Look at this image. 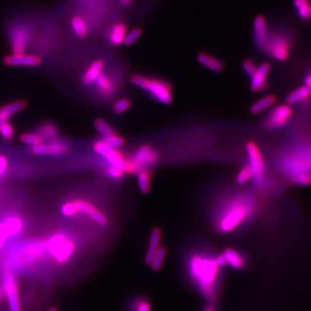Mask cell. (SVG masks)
<instances>
[{
  "label": "cell",
  "instance_id": "obj_1",
  "mask_svg": "<svg viewBox=\"0 0 311 311\" xmlns=\"http://www.w3.org/2000/svg\"><path fill=\"white\" fill-rule=\"evenodd\" d=\"M185 265L189 279L203 299L216 305L222 284V267L218 265L215 257L205 253H191Z\"/></svg>",
  "mask_w": 311,
  "mask_h": 311
},
{
  "label": "cell",
  "instance_id": "obj_2",
  "mask_svg": "<svg viewBox=\"0 0 311 311\" xmlns=\"http://www.w3.org/2000/svg\"><path fill=\"white\" fill-rule=\"evenodd\" d=\"M5 27L12 54L27 53L35 35V18L31 16H19L9 21Z\"/></svg>",
  "mask_w": 311,
  "mask_h": 311
},
{
  "label": "cell",
  "instance_id": "obj_3",
  "mask_svg": "<svg viewBox=\"0 0 311 311\" xmlns=\"http://www.w3.org/2000/svg\"><path fill=\"white\" fill-rule=\"evenodd\" d=\"M49 262L63 267L74 260L77 254L78 243L75 238L66 232H56L45 241Z\"/></svg>",
  "mask_w": 311,
  "mask_h": 311
},
{
  "label": "cell",
  "instance_id": "obj_4",
  "mask_svg": "<svg viewBox=\"0 0 311 311\" xmlns=\"http://www.w3.org/2000/svg\"><path fill=\"white\" fill-rule=\"evenodd\" d=\"M253 211V200L238 196L222 209L218 216L217 227L222 233H230L245 222Z\"/></svg>",
  "mask_w": 311,
  "mask_h": 311
},
{
  "label": "cell",
  "instance_id": "obj_5",
  "mask_svg": "<svg viewBox=\"0 0 311 311\" xmlns=\"http://www.w3.org/2000/svg\"><path fill=\"white\" fill-rule=\"evenodd\" d=\"M19 278L11 269L0 265V280L4 286L7 311H23Z\"/></svg>",
  "mask_w": 311,
  "mask_h": 311
},
{
  "label": "cell",
  "instance_id": "obj_6",
  "mask_svg": "<svg viewBox=\"0 0 311 311\" xmlns=\"http://www.w3.org/2000/svg\"><path fill=\"white\" fill-rule=\"evenodd\" d=\"M131 82L133 85L141 89L146 90L158 102L167 105L172 101L173 98L171 86L166 82L159 80L149 79L142 75L132 76Z\"/></svg>",
  "mask_w": 311,
  "mask_h": 311
},
{
  "label": "cell",
  "instance_id": "obj_7",
  "mask_svg": "<svg viewBox=\"0 0 311 311\" xmlns=\"http://www.w3.org/2000/svg\"><path fill=\"white\" fill-rule=\"evenodd\" d=\"M158 159L156 152L147 145L138 148L132 156L127 160L128 171L132 173H139L145 171L148 168L152 167Z\"/></svg>",
  "mask_w": 311,
  "mask_h": 311
},
{
  "label": "cell",
  "instance_id": "obj_8",
  "mask_svg": "<svg viewBox=\"0 0 311 311\" xmlns=\"http://www.w3.org/2000/svg\"><path fill=\"white\" fill-rule=\"evenodd\" d=\"M23 228V221L17 216H9L0 222V256L7 249L8 244L20 235Z\"/></svg>",
  "mask_w": 311,
  "mask_h": 311
},
{
  "label": "cell",
  "instance_id": "obj_9",
  "mask_svg": "<svg viewBox=\"0 0 311 311\" xmlns=\"http://www.w3.org/2000/svg\"><path fill=\"white\" fill-rule=\"evenodd\" d=\"M93 151L98 155L101 156L102 159L105 160L106 163L113 165L115 167L120 168L124 172L128 171V163L123 155L118 152L117 149L110 147L105 144L103 140H97L93 145Z\"/></svg>",
  "mask_w": 311,
  "mask_h": 311
},
{
  "label": "cell",
  "instance_id": "obj_10",
  "mask_svg": "<svg viewBox=\"0 0 311 311\" xmlns=\"http://www.w3.org/2000/svg\"><path fill=\"white\" fill-rule=\"evenodd\" d=\"M291 41L285 35L269 34L264 51L272 57L278 61H285L289 56Z\"/></svg>",
  "mask_w": 311,
  "mask_h": 311
},
{
  "label": "cell",
  "instance_id": "obj_11",
  "mask_svg": "<svg viewBox=\"0 0 311 311\" xmlns=\"http://www.w3.org/2000/svg\"><path fill=\"white\" fill-rule=\"evenodd\" d=\"M248 156L250 171L252 172V179L257 187L262 186L264 183V164L260 152L256 144L250 143L246 146Z\"/></svg>",
  "mask_w": 311,
  "mask_h": 311
},
{
  "label": "cell",
  "instance_id": "obj_12",
  "mask_svg": "<svg viewBox=\"0 0 311 311\" xmlns=\"http://www.w3.org/2000/svg\"><path fill=\"white\" fill-rule=\"evenodd\" d=\"M69 150V144L60 141H51L42 143L34 147H31V152L37 156H62L65 155Z\"/></svg>",
  "mask_w": 311,
  "mask_h": 311
},
{
  "label": "cell",
  "instance_id": "obj_13",
  "mask_svg": "<svg viewBox=\"0 0 311 311\" xmlns=\"http://www.w3.org/2000/svg\"><path fill=\"white\" fill-rule=\"evenodd\" d=\"M4 63L7 66L35 68L42 64V58L35 54H12L4 57Z\"/></svg>",
  "mask_w": 311,
  "mask_h": 311
},
{
  "label": "cell",
  "instance_id": "obj_14",
  "mask_svg": "<svg viewBox=\"0 0 311 311\" xmlns=\"http://www.w3.org/2000/svg\"><path fill=\"white\" fill-rule=\"evenodd\" d=\"M74 203L78 214L81 213L85 214L100 225H105L107 224L108 221L105 214L89 202H86L85 200H75Z\"/></svg>",
  "mask_w": 311,
  "mask_h": 311
},
{
  "label": "cell",
  "instance_id": "obj_15",
  "mask_svg": "<svg viewBox=\"0 0 311 311\" xmlns=\"http://www.w3.org/2000/svg\"><path fill=\"white\" fill-rule=\"evenodd\" d=\"M292 115V109L288 105H278L272 110L266 121V125L270 129H279L284 127L290 117Z\"/></svg>",
  "mask_w": 311,
  "mask_h": 311
},
{
  "label": "cell",
  "instance_id": "obj_16",
  "mask_svg": "<svg viewBox=\"0 0 311 311\" xmlns=\"http://www.w3.org/2000/svg\"><path fill=\"white\" fill-rule=\"evenodd\" d=\"M105 63L102 59H94L86 67L82 76V83L85 86H93L97 78L105 70Z\"/></svg>",
  "mask_w": 311,
  "mask_h": 311
},
{
  "label": "cell",
  "instance_id": "obj_17",
  "mask_svg": "<svg viewBox=\"0 0 311 311\" xmlns=\"http://www.w3.org/2000/svg\"><path fill=\"white\" fill-rule=\"evenodd\" d=\"M304 153H295L288 157L284 163V168L289 174L293 175V178L300 174H309V171L305 170V156Z\"/></svg>",
  "mask_w": 311,
  "mask_h": 311
},
{
  "label": "cell",
  "instance_id": "obj_18",
  "mask_svg": "<svg viewBox=\"0 0 311 311\" xmlns=\"http://www.w3.org/2000/svg\"><path fill=\"white\" fill-rule=\"evenodd\" d=\"M70 28L74 35L79 39H84L89 35V23L82 14H76L71 17Z\"/></svg>",
  "mask_w": 311,
  "mask_h": 311
},
{
  "label": "cell",
  "instance_id": "obj_19",
  "mask_svg": "<svg viewBox=\"0 0 311 311\" xmlns=\"http://www.w3.org/2000/svg\"><path fill=\"white\" fill-rule=\"evenodd\" d=\"M126 35V26L123 23L113 24L105 32V38L111 45L119 46L124 42Z\"/></svg>",
  "mask_w": 311,
  "mask_h": 311
},
{
  "label": "cell",
  "instance_id": "obj_20",
  "mask_svg": "<svg viewBox=\"0 0 311 311\" xmlns=\"http://www.w3.org/2000/svg\"><path fill=\"white\" fill-rule=\"evenodd\" d=\"M269 31L267 24L264 17L259 16L254 21V37L255 42L259 48L264 51V47L267 42L269 36Z\"/></svg>",
  "mask_w": 311,
  "mask_h": 311
},
{
  "label": "cell",
  "instance_id": "obj_21",
  "mask_svg": "<svg viewBox=\"0 0 311 311\" xmlns=\"http://www.w3.org/2000/svg\"><path fill=\"white\" fill-rule=\"evenodd\" d=\"M93 86L97 89L98 93L105 97L111 96L115 91L113 79L108 73L105 72V70L97 78V80L93 83Z\"/></svg>",
  "mask_w": 311,
  "mask_h": 311
},
{
  "label": "cell",
  "instance_id": "obj_22",
  "mask_svg": "<svg viewBox=\"0 0 311 311\" xmlns=\"http://www.w3.org/2000/svg\"><path fill=\"white\" fill-rule=\"evenodd\" d=\"M270 69L271 67L268 63H263L260 66L258 67L255 74H253V77H251V88L253 92H259L264 88Z\"/></svg>",
  "mask_w": 311,
  "mask_h": 311
},
{
  "label": "cell",
  "instance_id": "obj_23",
  "mask_svg": "<svg viewBox=\"0 0 311 311\" xmlns=\"http://www.w3.org/2000/svg\"><path fill=\"white\" fill-rule=\"evenodd\" d=\"M152 305L145 295H135L127 301L125 311H152Z\"/></svg>",
  "mask_w": 311,
  "mask_h": 311
},
{
  "label": "cell",
  "instance_id": "obj_24",
  "mask_svg": "<svg viewBox=\"0 0 311 311\" xmlns=\"http://www.w3.org/2000/svg\"><path fill=\"white\" fill-rule=\"evenodd\" d=\"M222 254L225 258L226 265H230L232 268L236 270H241L245 267L246 264L245 257L236 250L226 249Z\"/></svg>",
  "mask_w": 311,
  "mask_h": 311
},
{
  "label": "cell",
  "instance_id": "obj_25",
  "mask_svg": "<svg viewBox=\"0 0 311 311\" xmlns=\"http://www.w3.org/2000/svg\"><path fill=\"white\" fill-rule=\"evenodd\" d=\"M26 106V101H17L0 107V121H9L12 115L23 111Z\"/></svg>",
  "mask_w": 311,
  "mask_h": 311
},
{
  "label": "cell",
  "instance_id": "obj_26",
  "mask_svg": "<svg viewBox=\"0 0 311 311\" xmlns=\"http://www.w3.org/2000/svg\"><path fill=\"white\" fill-rule=\"evenodd\" d=\"M160 241H161V231L159 229H154L152 231L151 239H150V245L148 247L145 262L146 264H152L153 257L155 255L156 250L159 246Z\"/></svg>",
  "mask_w": 311,
  "mask_h": 311
},
{
  "label": "cell",
  "instance_id": "obj_27",
  "mask_svg": "<svg viewBox=\"0 0 311 311\" xmlns=\"http://www.w3.org/2000/svg\"><path fill=\"white\" fill-rule=\"evenodd\" d=\"M39 135L43 138V141L47 142L58 140L59 131L56 125L52 123L43 124L38 129Z\"/></svg>",
  "mask_w": 311,
  "mask_h": 311
},
{
  "label": "cell",
  "instance_id": "obj_28",
  "mask_svg": "<svg viewBox=\"0 0 311 311\" xmlns=\"http://www.w3.org/2000/svg\"><path fill=\"white\" fill-rule=\"evenodd\" d=\"M310 94H311V87L310 86L305 85L300 86L289 94L287 98L288 104L289 105H295L299 102L305 101L306 99L309 98Z\"/></svg>",
  "mask_w": 311,
  "mask_h": 311
},
{
  "label": "cell",
  "instance_id": "obj_29",
  "mask_svg": "<svg viewBox=\"0 0 311 311\" xmlns=\"http://www.w3.org/2000/svg\"><path fill=\"white\" fill-rule=\"evenodd\" d=\"M100 166L102 168L104 175L111 180L120 181L124 177L125 172L123 170L109 164L104 159L101 160L100 162Z\"/></svg>",
  "mask_w": 311,
  "mask_h": 311
},
{
  "label": "cell",
  "instance_id": "obj_30",
  "mask_svg": "<svg viewBox=\"0 0 311 311\" xmlns=\"http://www.w3.org/2000/svg\"><path fill=\"white\" fill-rule=\"evenodd\" d=\"M198 62L214 72H220L223 69V63L218 59L210 56L209 54H201L198 55Z\"/></svg>",
  "mask_w": 311,
  "mask_h": 311
},
{
  "label": "cell",
  "instance_id": "obj_31",
  "mask_svg": "<svg viewBox=\"0 0 311 311\" xmlns=\"http://www.w3.org/2000/svg\"><path fill=\"white\" fill-rule=\"evenodd\" d=\"M275 101H276V99L274 96L267 95V96L260 99L259 101L255 102L253 106L251 107V111L254 114L262 113V112H264V110L270 108L275 103Z\"/></svg>",
  "mask_w": 311,
  "mask_h": 311
},
{
  "label": "cell",
  "instance_id": "obj_32",
  "mask_svg": "<svg viewBox=\"0 0 311 311\" xmlns=\"http://www.w3.org/2000/svg\"><path fill=\"white\" fill-rule=\"evenodd\" d=\"M20 141L23 144L29 145L31 147H34L43 143V138L40 136L37 132L23 133L20 136Z\"/></svg>",
  "mask_w": 311,
  "mask_h": 311
},
{
  "label": "cell",
  "instance_id": "obj_33",
  "mask_svg": "<svg viewBox=\"0 0 311 311\" xmlns=\"http://www.w3.org/2000/svg\"><path fill=\"white\" fill-rule=\"evenodd\" d=\"M294 5L296 8L298 15L302 19H310L311 10L309 0H294Z\"/></svg>",
  "mask_w": 311,
  "mask_h": 311
},
{
  "label": "cell",
  "instance_id": "obj_34",
  "mask_svg": "<svg viewBox=\"0 0 311 311\" xmlns=\"http://www.w3.org/2000/svg\"><path fill=\"white\" fill-rule=\"evenodd\" d=\"M94 127L102 138H106L115 133V131L112 127V125H110L108 122H106L102 119H98L94 121Z\"/></svg>",
  "mask_w": 311,
  "mask_h": 311
},
{
  "label": "cell",
  "instance_id": "obj_35",
  "mask_svg": "<svg viewBox=\"0 0 311 311\" xmlns=\"http://www.w3.org/2000/svg\"><path fill=\"white\" fill-rule=\"evenodd\" d=\"M166 257V250L163 247H158L152 261V268L154 271H159L162 268Z\"/></svg>",
  "mask_w": 311,
  "mask_h": 311
},
{
  "label": "cell",
  "instance_id": "obj_36",
  "mask_svg": "<svg viewBox=\"0 0 311 311\" xmlns=\"http://www.w3.org/2000/svg\"><path fill=\"white\" fill-rule=\"evenodd\" d=\"M138 183L141 192L144 194L148 193L151 190V183H150V176L146 171H141L138 175Z\"/></svg>",
  "mask_w": 311,
  "mask_h": 311
},
{
  "label": "cell",
  "instance_id": "obj_37",
  "mask_svg": "<svg viewBox=\"0 0 311 311\" xmlns=\"http://www.w3.org/2000/svg\"><path fill=\"white\" fill-rule=\"evenodd\" d=\"M102 140H103L108 146L113 148V149H117V150H118L119 148L122 147L124 144V138H123L122 137L117 135L116 133H114V134L111 135V136L103 138Z\"/></svg>",
  "mask_w": 311,
  "mask_h": 311
},
{
  "label": "cell",
  "instance_id": "obj_38",
  "mask_svg": "<svg viewBox=\"0 0 311 311\" xmlns=\"http://www.w3.org/2000/svg\"><path fill=\"white\" fill-rule=\"evenodd\" d=\"M0 134L3 139L10 141L14 136V128L9 121H5L4 124L0 126Z\"/></svg>",
  "mask_w": 311,
  "mask_h": 311
},
{
  "label": "cell",
  "instance_id": "obj_39",
  "mask_svg": "<svg viewBox=\"0 0 311 311\" xmlns=\"http://www.w3.org/2000/svg\"><path fill=\"white\" fill-rule=\"evenodd\" d=\"M131 107V101L128 99H121L115 102L113 105V112L116 114H122L125 113Z\"/></svg>",
  "mask_w": 311,
  "mask_h": 311
},
{
  "label": "cell",
  "instance_id": "obj_40",
  "mask_svg": "<svg viewBox=\"0 0 311 311\" xmlns=\"http://www.w3.org/2000/svg\"><path fill=\"white\" fill-rule=\"evenodd\" d=\"M141 35H142V31L140 29H134L132 31H130L128 34L125 35L123 43L125 46H131L136 42L138 39L139 38Z\"/></svg>",
  "mask_w": 311,
  "mask_h": 311
},
{
  "label": "cell",
  "instance_id": "obj_41",
  "mask_svg": "<svg viewBox=\"0 0 311 311\" xmlns=\"http://www.w3.org/2000/svg\"><path fill=\"white\" fill-rule=\"evenodd\" d=\"M252 179V172L248 166L241 169L237 175V183L239 184H245Z\"/></svg>",
  "mask_w": 311,
  "mask_h": 311
},
{
  "label": "cell",
  "instance_id": "obj_42",
  "mask_svg": "<svg viewBox=\"0 0 311 311\" xmlns=\"http://www.w3.org/2000/svg\"><path fill=\"white\" fill-rule=\"evenodd\" d=\"M62 213L67 217H73L77 215V210L74 206V202H65L62 206Z\"/></svg>",
  "mask_w": 311,
  "mask_h": 311
},
{
  "label": "cell",
  "instance_id": "obj_43",
  "mask_svg": "<svg viewBox=\"0 0 311 311\" xmlns=\"http://www.w3.org/2000/svg\"><path fill=\"white\" fill-rule=\"evenodd\" d=\"M257 69L258 67L251 60H245V62H243V69L249 77H253V74H255L257 71Z\"/></svg>",
  "mask_w": 311,
  "mask_h": 311
},
{
  "label": "cell",
  "instance_id": "obj_44",
  "mask_svg": "<svg viewBox=\"0 0 311 311\" xmlns=\"http://www.w3.org/2000/svg\"><path fill=\"white\" fill-rule=\"evenodd\" d=\"M8 158L4 155H0V178H2L7 172Z\"/></svg>",
  "mask_w": 311,
  "mask_h": 311
},
{
  "label": "cell",
  "instance_id": "obj_45",
  "mask_svg": "<svg viewBox=\"0 0 311 311\" xmlns=\"http://www.w3.org/2000/svg\"><path fill=\"white\" fill-rule=\"evenodd\" d=\"M293 180L295 183H298L300 185H308L310 183L311 178L309 174H300L295 176Z\"/></svg>",
  "mask_w": 311,
  "mask_h": 311
},
{
  "label": "cell",
  "instance_id": "obj_46",
  "mask_svg": "<svg viewBox=\"0 0 311 311\" xmlns=\"http://www.w3.org/2000/svg\"><path fill=\"white\" fill-rule=\"evenodd\" d=\"M202 311H217V309H216V305L207 303L206 306L204 307Z\"/></svg>",
  "mask_w": 311,
  "mask_h": 311
},
{
  "label": "cell",
  "instance_id": "obj_47",
  "mask_svg": "<svg viewBox=\"0 0 311 311\" xmlns=\"http://www.w3.org/2000/svg\"><path fill=\"white\" fill-rule=\"evenodd\" d=\"M305 86H310L311 87V74H308L307 76L305 78Z\"/></svg>",
  "mask_w": 311,
  "mask_h": 311
},
{
  "label": "cell",
  "instance_id": "obj_48",
  "mask_svg": "<svg viewBox=\"0 0 311 311\" xmlns=\"http://www.w3.org/2000/svg\"><path fill=\"white\" fill-rule=\"evenodd\" d=\"M132 0H120V4L121 6H127L129 4H131Z\"/></svg>",
  "mask_w": 311,
  "mask_h": 311
},
{
  "label": "cell",
  "instance_id": "obj_49",
  "mask_svg": "<svg viewBox=\"0 0 311 311\" xmlns=\"http://www.w3.org/2000/svg\"><path fill=\"white\" fill-rule=\"evenodd\" d=\"M59 311L57 308L54 307V306H53V307L50 308V309H49V310H48V311Z\"/></svg>",
  "mask_w": 311,
  "mask_h": 311
}]
</instances>
